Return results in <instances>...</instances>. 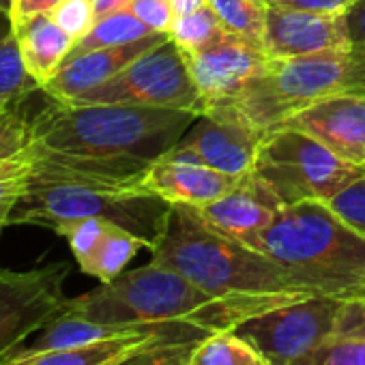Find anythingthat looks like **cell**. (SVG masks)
I'll return each mask as SVG.
<instances>
[{
	"label": "cell",
	"instance_id": "obj_37",
	"mask_svg": "<svg viewBox=\"0 0 365 365\" xmlns=\"http://www.w3.org/2000/svg\"><path fill=\"white\" fill-rule=\"evenodd\" d=\"M58 3H63V0H18L14 7V14H11V20L16 24L20 20L33 18L39 14H50Z\"/></svg>",
	"mask_w": 365,
	"mask_h": 365
},
{
	"label": "cell",
	"instance_id": "obj_22",
	"mask_svg": "<svg viewBox=\"0 0 365 365\" xmlns=\"http://www.w3.org/2000/svg\"><path fill=\"white\" fill-rule=\"evenodd\" d=\"M39 86L26 71L16 31L0 41V110H14L24 103Z\"/></svg>",
	"mask_w": 365,
	"mask_h": 365
},
{
	"label": "cell",
	"instance_id": "obj_12",
	"mask_svg": "<svg viewBox=\"0 0 365 365\" xmlns=\"http://www.w3.org/2000/svg\"><path fill=\"white\" fill-rule=\"evenodd\" d=\"M262 48L271 58L352 52L346 11H312L271 3Z\"/></svg>",
	"mask_w": 365,
	"mask_h": 365
},
{
	"label": "cell",
	"instance_id": "obj_27",
	"mask_svg": "<svg viewBox=\"0 0 365 365\" xmlns=\"http://www.w3.org/2000/svg\"><path fill=\"white\" fill-rule=\"evenodd\" d=\"M292 365H365V341L331 337Z\"/></svg>",
	"mask_w": 365,
	"mask_h": 365
},
{
	"label": "cell",
	"instance_id": "obj_10",
	"mask_svg": "<svg viewBox=\"0 0 365 365\" xmlns=\"http://www.w3.org/2000/svg\"><path fill=\"white\" fill-rule=\"evenodd\" d=\"M71 267L54 262L31 271H0V363L33 333L63 314V284Z\"/></svg>",
	"mask_w": 365,
	"mask_h": 365
},
{
	"label": "cell",
	"instance_id": "obj_33",
	"mask_svg": "<svg viewBox=\"0 0 365 365\" xmlns=\"http://www.w3.org/2000/svg\"><path fill=\"white\" fill-rule=\"evenodd\" d=\"M333 337L365 341V299H341Z\"/></svg>",
	"mask_w": 365,
	"mask_h": 365
},
{
	"label": "cell",
	"instance_id": "obj_14",
	"mask_svg": "<svg viewBox=\"0 0 365 365\" xmlns=\"http://www.w3.org/2000/svg\"><path fill=\"white\" fill-rule=\"evenodd\" d=\"M243 178L209 168L174 144L148 168L144 190L170 205L205 207L232 192Z\"/></svg>",
	"mask_w": 365,
	"mask_h": 365
},
{
	"label": "cell",
	"instance_id": "obj_6",
	"mask_svg": "<svg viewBox=\"0 0 365 365\" xmlns=\"http://www.w3.org/2000/svg\"><path fill=\"white\" fill-rule=\"evenodd\" d=\"M170 207V202L150 194H118L97 182L33 163L31 185L18 202L11 224L39 226L58 235L69 224L103 217L131 230L153 250L163 235Z\"/></svg>",
	"mask_w": 365,
	"mask_h": 365
},
{
	"label": "cell",
	"instance_id": "obj_42",
	"mask_svg": "<svg viewBox=\"0 0 365 365\" xmlns=\"http://www.w3.org/2000/svg\"><path fill=\"white\" fill-rule=\"evenodd\" d=\"M16 3H18V0H14V7H16Z\"/></svg>",
	"mask_w": 365,
	"mask_h": 365
},
{
	"label": "cell",
	"instance_id": "obj_35",
	"mask_svg": "<svg viewBox=\"0 0 365 365\" xmlns=\"http://www.w3.org/2000/svg\"><path fill=\"white\" fill-rule=\"evenodd\" d=\"M346 20L352 41V52L365 58V0H361V3H356L346 11Z\"/></svg>",
	"mask_w": 365,
	"mask_h": 365
},
{
	"label": "cell",
	"instance_id": "obj_24",
	"mask_svg": "<svg viewBox=\"0 0 365 365\" xmlns=\"http://www.w3.org/2000/svg\"><path fill=\"white\" fill-rule=\"evenodd\" d=\"M192 365H271L235 329L207 335L194 352Z\"/></svg>",
	"mask_w": 365,
	"mask_h": 365
},
{
	"label": "cell",
	"instance_id": "obj_39",
	"mask_svg": "<svg viewBox=\"0 0 365 365\" xmlns=\"http://www.w3.org/2000/svg\"><path fill=\"white\" fill-rule=\"evenodd\" d=\"M129 0H95V11H97V18L99 16H106L110 11H116V9H125Z\"/></svg>",
	"mask_w": 365,
	"mask_h": 365
},
{
	"label": "cell",
	"instance_id": "obj_36",
	"mask_svg": "<svg viewBox=\"0 0 365 365\" xmlns=\"http://www.w3.org/2000/svg\"><path fill=\"white\" fill-rule=\"evenodd\" d=\"M271 3H282L299 9H312V11H348L361 0H271Z\"/></svg>",
	"mask_w": 365,
	"mask_h": 365
},
{
	"label": "cell",
	"instance_id": "obj_7",
	"mask_svg": "<svg viewBox=\"0 0 365 365\" xmlns=\"http://www.w3.org/2000/svg\"><path fill=\"white\" fill-rule=\"evenodd\" d=\"M363 174V165L348 163L318 140L286 127L267 133L252 172L282 209L307 200L329 202Z\"/></svg>",
	"mask_w": 365,
	"mask_h": 365
},
{
	"label": "cell",
	"instance_id": "obj_9",
	"mask_svg": "<svg viewBox=\"0 0 365 365\" xmlns=\"http://www.w3.org/2000/svg\"><path fill=\"white\" fill-rule=\"evenodd\" d=\"M341 299L307 297L235 327L271 365H292L333 337Z\"/></svg>",
	"mask_w": 365,
	"mask_h": 365
},
{
	"label": "cell",
	"instance_id": "obj_3",
	"mask_svg": "<svg viewBox=\"0 0 365 365\" xmlns=\"http://www.w3.org/2000/svg\"><path fill=\"white\" fill-rule=\"evenodd\" d=\"M153 262L187 277L215 297H316L301 288L267 254L215 230L196 207L172 205Z\"/></svg>",
	"mask_w": 365,
	"mask_h": 365
},
{
	"label": "cell",
	"instance_id": "obj_29",
	"mask_svg": "<svg viewBox=\"0 0 365 365\" xmlns=\"http://www.w3.org/2000/svg\"><path fill=\"white\" fill-rule=\"evenodd\" d=\"M108 224H110V220L91 217V220H82V222L69 224V226H65L58 232V237H65L67 239V243L71 247V254H73L78 267H82L88 260V256L93 254V250L101 241Z\"/></svg>",
	"mask_w": 365,
	"mask_h": 365
},
{
	"label": "cell",
	"instance_id": "obj_17",
	"mask_svg": "<svg viewBox=\"0 0 365 365\" xmlns=\"http://www.w3.org/2000/svg\"><path fill=\"white\" fill-rule=\"evenodd\" d=\"M170 35L165 33H153L144 39L125 43V46H114V48H101L93 50L86 54L69 56L58 71L43 84V93L52 101H71L91 88L112 80L118 76L127 65H131L135 58L144 56L153 48L161 46Z\"/></svg>",
	"mask_w": 365,
	"mask_h": 365
},
{
	"label": "cell",
	"instance_id": "obj_38",
	"mask_svg": "<svg viewBox=\"0 0 365 365\" xmlns=\"http://www.w3.org/2000/svg\"><path fill=\"white\" fill-rule=\"evenodd\" d=\"M170 5L176 16H185V14H192L196 9L209 5V0H170Z\"/></svg>",
	"mask_w": 365,
	"mask_h": 365
},
{
	"label": "cell",
	"instance_id": "obj_25",
	"mask_svg": "<svg viewBox=\"0 0 365 365\" xmlns=\"http://www.w3.org/2000/svg\"><path fill=\"white\" fill-rule=\"evenodd\" d=\"M33 178V157L29 146L0 163V235L11 226V215L24 198Z\"/></svg>",
	"mask_w": 365,
	"mask_h": 365
},
{
	"label": "cell",
	"instance_id": "obj_31",
	"mask_svg": "<svg viewBox=\"0 0 365 365\" xmlns=\"http://www.w3.org/2000/svg\"><path fill=\"white\" fill-rule=\"evenodd\" d=\"M200 341H172V344L153 346L135 354L133 359L125 361L123 365H192L196 346Z\"/></svg>",
	"mask_w": 365,
	"mask_h": 365
},
{
	"label": "cell",
	"instance_id": "obj_13",
	"mask_svg": "<svg viewBox=\"0 0 365 365\" xmlns=\"http://www.w3.org/2000/svg\"><path fill=\"white\" fill-rule=\"evenodd\" d=\"M279 127L297 129L344 161L365 168V93H341L312 101L292 112Z\"/></svg>",
	"mask_w": 365,
	"mask_h": 365
},
{
	"label": "cell",
	"instance_id": "obj_20",
	"mask_svg": "<svg viewBox=\"0 0 365 365\" xmlns=\"http://www.w3.org/2000/svg\"><path fill=\"white\" fill-rule=\"evenodd\" d=\"M146 247V241L133 235L131 230L110 222L101 241L88 256V260L80 267L82 273L99 279V284H108L125 273L127 264L135 258V254Z\"/></svg>",
	"mask_w": 365,
	"mask_h": 365
},
{
	"label": "cell",
	"instance_id": "obj_16",
	"mask_svg": "<svg viewBox=\"0 0 365 365\" xmlns=\"http://www.w3.org/2000/svg\"><path fill=\"white\" fill-rule=\"evenodd\" d=\"M209 333L196 327H176L163 331H148L129 337H114L103 339L86 346L73 348H58V350H43V352H16L0 365H123L125 361L133 359L135 354L172 341H200Z\"/></svg>",
	"mask_w": 365,
	"mask_h": 365
},
{
	"label": "cell",
	"instance_id": "obj_21",
	"mask_svg": "<svg viewBox=\"0 0 365 365\" xmlns=\"http://www.w3.org/2000/svg\"><path fill=\"white\" fill-rule=\"evenodd\" d=\"M148 35H153V31L144 22H140L127 7L116 9V11H110L106 16H99L97 22L93 24V29L82 39L76 41L69 56L86 54L93 50H101V48L125 46V43L144 39Z\"/></svg>",
	"mask_w": 365,
	"mask_h": 365
},
{
	"label": "cell",
	"instance_id": "obj_40",
	"mask_svg": "<svg viewBox=\"0 0 365 365\" xmlns=\"http://www.w3.org/2000/svg\"><path fill=\"white\" fill-rule=\"evenodd\" d=\"M14 31H16V29H14V20H11V16L0 14V41L7 39Z\"/></svg>",
	"mask_w": 365,
	"mask_h": 365
},
{
	"label": "cell",
	"instance_id": "obj_18",
	"mask_svg": "<svg viewBox=\"0 0 365 365\" xmlns=\"http://www.w3.org/2000/svg\"><path fill=\"white\" fill-rule=\"evenodd\" d=\"M196 209L215 230L252 245L273 224L282 205L250 174L226 196Z\"/></svg>",
	"mask_w": 365,
	"mask_h": 365
},
{
	"label": "cell",
	"instance_id": "obj_19",
	"mask_svg": "<svg viewBox=\"0 0 365 365\" xmlns=\"http://www.w3.org/2000/svg\"><path fill=\"white\" fill-rule=\"evenodd\" d=\"M14 29L26 71L43 88V84L58 71V67L71 54L76 39L69 33H65L50 18V14H39L20 20L14 24Z\"/></svg>",
	"mask_w": 365,
	"mask_h": 365
},
{
	"label": "cell",
	"instance_id": "obj_5",
	"mask_svg": "<svg viewBox=\"0 0 365 365\" xmlns=\"http://www.w3.org/2000/svg\"><path fill=\"white\" fill-rule=\"evenodd\" d=\"M341 93H365V58L354 52L269 58L262 76L202 116L235 118L271 133L299 108Z\"/></svg>",
	"mask_w": 365,
	"mask_h": 365
},
{
	"label": "cell",
	"instance_id": "obj_4",
	"mask_svg": "<svg viewBox=\"0 0 365 365\" xmlns=\"http://www.w3.org/2000/svg\"><path fill=\"white\" fill-rule=\"evenodd\" d=\"M250 247L316 297L354 299L365 288V237L327 202L284 207Z\"/></svg>",
	"mask_w": 365,
	"mask_h": 365
},
{
	"label": "cell",
	"instance_id": "obj_1",
	"mask_svg": "<svg viewBox=\"0 0 365 365\" xmlns=\"http://www.w3.org/2000/svg\"><path fill=\"white\" fill-rule=\"evenodd\" d=\"M286 303L292 301L215 297L180 273L150 260L95 290L67 299L63 312L108 324H192L211 335L235 329L252 316Z\"/></svg>",
	"mask_w": 365,
	"mask_h": 365
},
{
	"label": "cell",
	"instance_id": "obj_30",
	"mask_svg": "<svg viewBox=\"0 0 365 365\" xmlns=\"http://www.w3.org/2000/svg\"><path fill=\"white\" fill-rule=\"evenodd\" d=\"M348 226L365 237V174L327 202Z\"/></svg>",
	"mask_w": 365,
	"mask_h": 365
},
{
	"label": "cell",
	"instance_id": "obj_15",
	"mask_svg": "<svg viewBox=\"0 0 365 365\" xmlns=\"http://www.w3.org/2000/svg\"><path fill=\"white\" fill-rule=\"evenodd\" d=\"M267 133L224 116H198L176 146L209 168L230 176H250Z\"/></svg>",
	"mask_w": 365,
	"mask_h": 365
},
{
	"label": "cell",
	"instance_id": "obj_32",
	"mask_svg": "<svg viewBox=\"0 0 365 365\" xmlns=\"http://www.w3.org/2000/svg\"><path fill=\"white\" fill-rule=\"evenodd\" d=\"M127 9L144 22L153 33H165L170 35V29L174 24V9L170 0H129Z\"/></svg>",
	"mask_w": 365,
	"mask_h": 365
},
{
	"label": "cell",
	"instance_id": "obj_28",
	"mask_svg": "<svg viewBox=\"0 0 365 365\" xmlns=\"http://www.w3.org/2000/svg\"><path fill=\"white\" fill-rule=\"evenodd\" d=\"M50 18L78 41L97 22L95 0H63L50 11Z\"/></svg>",
	"mask_w": 365,
	"mask_h": 365
},
{
	"label": "cell",
	"instance_id": "obj_41",
	"mask_svg": "<svg viewBox=\"0 0 365 365\" xmlns=\"http://www.w3.org/2000/svg\"><path fill=\"white\" fill-rule=\"evenodd\" d=\"M354 299H365V288H363V292H361L359 297H354Z\"/></svg>",
	"mask_w": 365,
	"mask_h": 365
},
{
	"label": "cell",
	"instance_id": "obj_34",
	"mask_svg": "<svg viewBox=\"0 0 365 365\" xmlns=\"http://www.w3.org/2000/svg\"><path fill=\"white\" fill-rule=\"evenodd\" d=\"M31 144V120L20 112L16 118L0 127V163L18 155Z\"/></svg>",
	"mask_w": 365,
	"mask_h": 365
},
{
	"label": "cell",
	"instance_id": "obj_23",
	"mask_svg": "<svg viewBox=\"0 0 365 365\" xmlns=\"http://www.w3.org/2000/svg\"><path fill=\"white\" fill-rule=\"evenodd\" d=\"M209 7L228 33L241 35L262 48L271 0H209Z\"/></svg>",
	"mask_w": 365,
	"mask_h": 365
},
{
	"label": "cell",
	"instance_id": "obj_2",
	"mask_svg": "<svg viewBox=\"0 0 365 365\" xmlns=\"http://www.w3.org/2000/svg\"><path fill=\"white\" fill-rule=\"evenodd\" d=\"M198 116L190 110L50 99L31 120V148L80 159L155 163Z\"/></svg>",
	"mask_w": 365,
	"mask_h": 365
},
{
	"label": "cell",
	"instance_id": "obj_26",
	"mask_svg": "<svg viewBox=\"0 0 365 365\" xmlns=\"http://www.w3.org/2000/svg\"><path fill=\"white\" fill-rule=\"evenodd\" d=\"M224 31L226 29L222 26L215 11L209 5H205L192 14L176 16L170 29V39L178 46L182 54H192L213 43Z\"/></svg>",
	"mask_w": 365,
	"mask_h": 365
},
{
	"label": "cell",
	"instance_id": "obj_11",
	"mask_svg": "<svg viewBox=\"0 0 365 365\" xmlns=\"http://www.w3.org/2000/svg\"><path fill=\"white\" fill-rule=\"evenodd\" d=\"M182 56L205 101V110L237 97L252 80L267 71L271 58L264 48L228 31L207 48Z\"/></svg>",
	"mask_w": 365,
	"mask_h": 365
},
{
	"label": "cell",
	"instance_id": "obj_8",
	"mask_svg": "<svg viewBox=\"0 0 365 365\" xmlns=\"http://www.w3.org/2000/svg\"><path fill=\"white\" fill-rule=\"evenodd\" d=\"M63 103H120L205 114V101L190 76L185 56L172 39L135 58L112 80Z\"/></svg>",
	"mask_w": 365,
	"mask_h": 365
}]
</instances>
